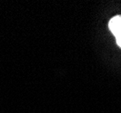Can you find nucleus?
Segmentation results:
<instances>
[{"label":"nucleus","mask_w":121,"mask_h":113,"mask_svg":"<svg viewBox=\"0 0 121 113\" xmlns=\"http://www.w3.org/2000/svg\"><path fill=\"white\" fill-rule=\"evenodd\" d=\"M109 30L115 35L117 45L121 48V16H117L113 17L108 24Z\"/></svg>","instance_id":"1"}]
</instances>
